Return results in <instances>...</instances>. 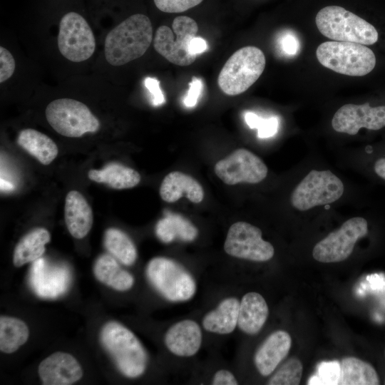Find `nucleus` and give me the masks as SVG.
Segmentation results:
<instances>
[{
	"label": "nucleus",
	"instance_id": "35",
	"mask_svg": "<svg viewBox=\"0 0 385 385\" xmlns=\"http://www.w3.org/2000/svg\"><path fill=\"white\" fill-rule=\"evenodd\" d=\"M15 61L12 54L4 47L0 46V83L8 80L15 70Z\"/></svg>",
	"mask_w": 385,
	"mask_h": 385
},
{
	"label": "nucleus",
	"instance_id": "37",
	"mask_svg": "<svg viewBox=\"0 0 385 385\" xmlns=\"http://www.w3.org/2000/svg\"><path fill=\"white\" fill-rule=\"evenodd\" d=\"M282 51L287 56H294L299 50V41L292 32L284 33L279 39Z\"/></svg>",
	"mask_w": 385,
	"mask_h": 385
},
{
	"label": "nucleus",
	"instance_id": "11",
	"mask_svg": "<svg viewBox=\"0 0 385 385\" xmlns=\"http://www.w3.org/2000/svg\"><path fill=\"white\" fill-rule=\"evenodd\" d=\"M368 232L366 219L355 217L345 221L337 230L316 244L312 250L314 260L320 262H339L348 258L356 242Z\"/></svg>",
	"mask_w": 385,
	"mask_h": 385
},
{
	"label": "nucleus",
	"instance_id": "40",
	"mask_svg": "<svg viewBox=\"0 0 385 385\" xmlns=\"http://www.w3.org/2000/svg\"><path fill=\"white\" fill-rule=\"evenodd\" d=\"M207 45L205 39L201 37H194L188 45V51L190 54L197 56L207 50Z\"/></svg>",
	"mask_w": 385,
	"mask_h": 385
},
{
	"label": "nucleus",
	"instance_id": "26",
	"mask_svg": "<svg viewBox=\"0 0 385 385\" xmlns=\"http://www.w3.org/2000/svg\"><path fill=\"white\" fill-rule=\"evenodd\" d=\"M17 143L43 165L50 164L58 153V147L51 138L32 128L21 130Z\"/></svg>",
	"mask_w": 385,
	"mask_h": 385
},
{
	"label": "nucleus",
	"instance_id": "13",
	"mask_svg": "<svg viewBox=\"0 0 385 385\" xmlns=\"http://www.w3.org/2000/svg\"><path fill=\"white\" fill-rule=\"evenodd\" d=\"M216 175L225 184H256L267 175V167L262 160L252 152L239 148L216 163Z\"/></svg>",
	"mask_w": 385,
	"mask_h": 385
},
{
	"label": "nucleus",
	"instance_id": "8",
	"mask_svg": "<svg viewBox=\"0 0 385 385\" xmlns=\"http://www.w3.org/2000/svg\"><path fill=\"white\" fill-rule=\"evenodd\" d=\"M342 181L330 170H311L295 187L290 196L292 205L300 211L325 205L344 193Z\"/></svg>",
	"mask_w": 385,
	"mask_h": 385
},
{
	"label": "nucleus",
	"instance_id": "18",
	"mask_svg": "<svg viewBox=\"0 0 385 385\" xmlns=\"http://www.w3.org/2000/svg\"><path fill=\"white\" fill-rule=\"evenodd\" d=\"M45 260L38 258L31 269V284L42 297H56L63 293L69 282V273L65 267L46 269Z\"/></svg>",
	"mask_w": 385,
	"mask_h": 385
},
{
	"label": "nucleus",
	"instance_id": "28",
	"mask_svg": "<svg viewBox=\"0 0 385 385\" xmlns=\"http://www.w3.org/2000/svg\"><path fill=\"white\" fill-rule=\"evenodd\" d=\"M340 385H377L379 379L374 368L369 363L356 357L342 359Z\"/></svg>",
	"mask_w": 385,
	"mask_h": 385
},
{
	"label": "nucleus",
	"instance_id": "10",
	"mask_svg": "<svg viewBox=\"0 0 385 385\" xmlns=\"http://www.w3.org/2000/svg\"><path fill=\"white\" fill-rule=\"evenodd\" d=\"M58 47L61 55L73 62L88 60L93 54L96 40L86 20L79 14H66L59 23Z\"/></svg>",
	"mask_w": 385,
	"mask_h": 385
},
{
	"label": "nucleus",
	"instance_id": "42",
	"mask_svg": "<svg viewBox=\"0 0 385 385\" xmlns=\"http://www.w3.org/2000/svg\"><path fill=\"white\" fill-rule=\"evenodd\" d=\"M14 189V185L9 183L1 178V190L4 191H10Z\"/></svg>",
	"mask_w": 385,
	"mask_h": 385
},
{
	"label": "nucleus",
	"instance_id": "25",
	"mask_svg": "<svg viewBox=\"0 0 385 385\" xmlns=\"http://www.w3.org/2000/svg\"><path fill=\"white\" fill-rule=\"evenodd\" d=\"M155 234L164 243H169L177 239L191 242L197 237L198 230L183 215L168 212L157 222Z\"/></svg>",
	"mask_w": 385,
	"mask_h": 385
},
{
	"label": "nucleus",
	"instance_id": "6",
	"mask_svg": "<svg viewBox=\"0 0 385 385\" xmlns=\"http://www.w3.org/2000/svg\"><path fill=\"white\" fill-rule=\"evenodd\" d=\"M153 287L170 302H184L196 292V284L190 274L177 262L163 257H154L145 269Z\"/></svg>",
	"mask_w": 385,
	"mask_h": 385
},
{
	"label": "nucleus",
	"instance_id": "38",
	"mask_svg": "<svg viewBox=\"0 0 385 385\" xmlns=\"http://www.w3.org/2000/svg\"><path fill=\"white\" fill-rule=\"evenodd\" d=\"M145 85L153 96V105L158 106L165 103L164 95L160 88V82L155 78L148 77L145 80Z\"/></svg>",
	"mask_w": 385,
	"mask_h": 385
},
{
	"label": "nucleus",
	"instance_id": "24",
	"mask_svg": "<svg viewBox=\"0 0 385 385\" xmlns=\"http://www.w3.org/2000/svg\"><path fill=\"white\" fill-rule=\"evenodd\" d=\"M88 176L94 182L118 190L132 188L140 181V175L136 170L116 163H108L101 170L92 169Z\"/></svg>",
	"mask_w": 385,
	"mask_h": 385
},
{
	"label": "nucleus",
	"instance_id": "7",
	"mask_svg": "<svg viewBox=\"0 0 385 385\" xmlns=\"http://www.w3.org/2000/svg\"><path fill=\"white\" fill-rule=\"evenodd\" d=\"M45 113L49 125L66 137H81L87 133L97 132L101 127L99 120L86 105L71 98L51 101Z\"/></svg>",
	"mask_w": 385,
	"mask_h": 385
},
{
	"label": "nucleus",
	"instance_id": "27",
	"mask_svg": "<svg viewBox=\"0 0 385 385\" xmlns=\"http://www.w3.org/2000/svg\"><path fill=\"white\" fill-rule=\"evenodd\" d=\"M49 232L38 227L24 235L16 245L13 254V263L16 267L32 262L40 258L45 252V245L50 242Z\"/></svg>",
	"mask_w": 385,
	"mask_h": 385
},
{
	"label": "nucleus",
	"instance_id": "22",
	"mask_svg": "<svg viewBox=\"0 0 385 385\" xmlns=\"http://www.w3.org/2000/svg\"><path fill=\"white\" fill-rule=\"evenodd\" d=\"M93 270L95 277L100 282L117 291H127L134 284L133 275L122 269L113 256L107 254L101 255L96 259Z\"/></svg>",
	"mask_w": 385,
	"mask_h": 385
},
{
	"label": "nucleus",
	"instance_id": "33",
	"mask_svg": "<svg viewBox=\"0 0 385 385\" xmlns=\"http://www.w3.org/2000/svg\"><path fill=\"white\" fill-rule=\"evenodd\" d=\"M244 118L250 128L257 130V136L260 138H270L277 133L279 127L277 117L264 118L255 113L247 111L245 112Z\"/></svg>",
	"mask_w": 385,
	"mask_h": 385
},
{
	"label": "nucleus",
	"instance_id": "34",
	"mask_svg": "<svg viewBox=\"0 0 385 385\" xmlns=\"http://www.w3.org/2000/svg\"><path fill=\"white\" fill-rule=\"evenodd\" d=\"M156 7L165 13H180L200 4L203 0H153Z\"/></svg>",
	"mask_w": 385,
	"mask_h": 385
},
{
	"label": "nucleus",
	"instance_id": "9",
	"mask_svg": "<svg viewBox=\"0 0 385 385\" xmlns=\"http://www.w3.org/2000/svg\"><path fill=\"white\" fill-rule=\"evenodd\" d=\"M172 28L165 25L158 28L153 39L154 48L172 63L189 66L197 56L189 53L188 45L195 37L198 26L192 18L179 16L174 19Z\"/></svg>",
	"mask_w": 385,
	"mask_h": 385
},
{
	"label": "nucleus",
	"instance_id": "20",
	"mask_svg": "<svg viewBox=\"0 0 385 385\" xmlns=\"http://www.w3.org/2000/svg\"><path fill=\"white\" fill-rule=\"evenodd\" d=\"M160 195L167 202H174L185 196L194 203H200L204 197L201 185L192 176L180 171L168 173L160 187Z\"/></svg>",
	"mask_w": 385,
	"mask_h": 385
},
{
	"label": "nucleus",
	"instance_id": "4",
	"mask_svg": "<svg viewBox=\"0 0 385 385\" xmlns=\"http://www.w3.org/2000/svg\"><path fill=\"white\" fill-rule=\"evenodd\" d=\"M265 65V56L260 48L252 46L242 47L224 64L218 76V86L227 96L241 94L260 77Z\"/></svg>",
	"mask_w": 385,
	"mask_h": 385
},
{
	"label": "nucleus",
	"instance_id": "23",
	"mask_svg": "<svg viewBox=\"0 0 385 385\" xmlns=\"http://www.w3.org/2000/svg\"><path fill=\"white\" fill-rule=\"evenodd\" d=\"M240 301L235 297L223 299L216 309L207 313L202 319L203 328L210 332L227 334L237 325Z\"/></svg>",
	"mask_w": 385,
	"mask_h": 385
},
{
	"label": "nucleus",
	"instance_id": "21",
	"mask_svg": "<svg viewBox=\"0 0 385 385\" xmlns=\"http://www.w3.org/2000/svg\"><path fill=\"white\" fill-rule=\"evenodd\" d=\"M269 314L267 304L257 292L245 294L240 302L237 325L247 334L258 333L264 326Z\"/></svg>",
	"mask_w": 385,
	"mask_h": 385
},
{
	"label": "nucleus",
	"instance_id": "5",
	"mask_svg": "<svg viewBox=\"0 0 385 385\" xmlns=\"http://www.w3.org/2000/svg\"><path fill=\"white\" fill-rule=\"evenodd\" d=\"M316 56L324 67L350 76H365L376 66L372 50L357 43L326 41L317 47Z\"/></svg>",
	"mask_w": 385,
	"mask_h": 385
},
{
	"label": "nucleus",
	"instance_id": "2",
	"mask_svg": "<svg viewBox=\"0 0 385 385\" xmlns=\"http://www.w3.org/2000/svg\"><path fill=\"white\" fill-rule=\"evenodd\" d=\"M100 339L125 376L136 378L145 372L148 362L146 351L130 329L117 322L110 321L101 328Z\"/></svg>",
	"mask_w": 385,
	"mask_h": 385
},
{
	"label": "nucleus",
	"instance_id": "29",
	"mask_svg": "<svg viewBox=\"0 0 385 385\" xmlns=\"http://www.w3.org/2000/svg\"><path fill=\"white\" fill-rule=\"evenodd\" d=\"M29 337L26 324L20 319L1 315L0 317V350L11 354L24 345Z\"/></svg>",
	"mask_w": 385,
	"mask_h": 385
},
{
	"label": "nucleus",
	"instance_id": "19",
	"mask_svg": "<svg viewBox=\"0 0 385 385\" xmlns=\"http://www.w3.org/2000/svg\"><path fill=\"white\" fill-rule=\"evenodd\" d=\"M64 217L67 229L76 239L86 237L93 222V211L85 199L78 191H70L65 200Z\"/></svg>",
	"mask_w": 385,
	"mask_h": 385
},
{
	"label": "nucleus",
	"instance_id": "12",
	"mask_svg": "<svg viewBox=\"0 0 385 385\" xmlns=\"http://www.w3.org/2000/svg\"><path fill=\"white\" fill-rule=\"evenodd\" d=\"M224 250L230 256L255 262L268 261L274 254L272 245L262 239L260 229L243 221L230 226Z\"/></svg>",
	"mask_w": 385,
	"mask_h": 385
},
{
	"label": "nucleus",
	"instance_id": "1",
	"mask_svg": "<svg viewBox=\"0 0 385 385\" xmlns=\"http://www.w3.org/2000/svg\"><path fill=\"white\" fill-rule=\"evenodd\" d=\"M153 28L150 19L142 14H133L106 35V60L114 66H123L141 57L152 43Z\"/></svg>",
	"mask_w": 385,
	"mask_h": 385
},
{
	"label": "nucleus",
	"instance_id": "16",
	"mask_svg": "<svg viewBox=\"0 0 385 385\" xmlns=\"http://www.w3.org/2000/svg\"><path fill=\"white\" fill-rule=\"evenodd\" d=\"M165 346L178 356H191L200 349L202 331L195 321L184 319L171 326L165 334Z\"/></svg>",
	"mask_w": 385,
	"mask_h": 385
},
{
	"label": "nucleus",
	"instance_id": "39",
	"mask_svg": "<svg viewBox=\"0 0 385 385\" xmlns=\"http://www.w3.org/2000/svg\"><path fill=\"white\" fill-rule=\"evenodd\" d=\"M237 384L235 376L230 371L225 369L217 371L212 381L213 385H237Z\"/></svg>",
	"mask_w": 385,
	"mask_h": 385
},
{
	"label": "nucleus",
	"instance_id": "17",
	"mask_svg": "<svg viewBox=\"0 0 385 385\" xmlns=\"http://www.w3.org/2000/svg\"><path fill=\"white\" fill-rule=\"evenodd\" d=\"M292 345L290 335L285 331L272 333L257 350L254 362L259 373L267 376L286 357Z\"/></svg>",
	"mask_w": 385,
	"mask_h": 385
},
{
	"label": "nucleus",
	"instance_id": "30",
	"mask_svg": "<svg viewBox=\"0 0 385 385\" xmlns=\"http://www.w3.org/2000/svg\"><path fill=\"white\" fill-rule=\"evenodd\" d=\"M106 250L122 264L130 266L135 263L137 250L131 239L123 231L108 228L104 235Z\"/></svg>",
	"mask_w": 385,
	"mask_h": 385
},
{
	"label": "nucleus",
	"instance_id": "15",
	"mask_svg": "<svg viewBox=\"0 0 385 385\" xmlns=\"http://www.w3.org/2000/svg\"><path fill=\"white\" fill-rule=\"evenodd\" d=\"M38 374L44 385H70L83 376V369L71 354L57 351L44 359L38 365Z\"/></svg>",
	"mask_w": 385,
	"mask_h": 385
},
{
	"label": "nucleus",
	"instance_id": "41",
	"mask_svg": "<svg viewBox=\"0 0 385 385\" xmlns=\"http://www.w3.org/2000/svg\"><path fill=\"white\" fill-rule=\"evenodd\" d=\"M375 173L385 180V158H380L374 164Z\"/></svg>",
	"mask_w": 385,
	"mask_h": 385
},
{
	"label": "nucleus",
	"instance_id": "3",
	"mask_svg": "<svg viewBox=\"0 0 385 385\" xmlns=\"http://www.w3.org/2000/svg\"><path fill=\"white\" fill-rule=\"evenodd\" d=\"M315 22L319 31L333 41L364 45H372L378 41V32L373 25L342 6L322 8Z\"/></svg>",
	"mask_w": 385,
	"mask_h": 385
},
{
	"label": "nucleus",
	"instance_id": "32",
	"mask_svg": "<svg viewBox=\"0 0 385 385\" xmlns=\"http://www.w3.org/2000/svg\"><path fill=\"white\" fill-rule=\"evenodd\" d=\"M341 376V366L338 361H322L317 365V371L308 380L307 384L336 385Z\"/></svg>",
	"mask_w": 385,
	"mask_h": 385
},
{
	"label": "nucleus",
	"instance_id": "31",
	"mask_svg": "<svg viewBox=\"0 0 385 385\" xmlns=\"http://www.w3.org/2000/svg\"><path fill=\"white\" fill-rule=\"evenodd\" d=\"M302 374V364L297 358L286 361L269 379L270 385H297Z\"/></svg>",
	"mask_w": 385,
	"mask_h": 385
},
{
	"label": "nucleus",
	"instance_id": "14",
	"mask_svg": "<svg viewBox=\"0 0 385 385\" xmlns=\"http://www.w3.org/2000/svg\"><path fill=\"white\" fill-rule=\"evenodd\" d=\"M332 126L337 132L351 135L361 128L379 130L385 126V106L371 107L369 103L344 105L334 113Z\"/></svg>",
	"mask_w": 385,
	"mask_h": 385
},
{
	"label": "nucleus",
	"instance_id": "36",
	"mask_svg": "<svg viewBox=\"0 0 385 385\" xmlns=\"http://www.w3.org/2000/svg\"><path fill=\"white\" fill-rule=\"evenodd\" d=\"M203 83L201 78L193 77L189 83V89L184 98L183 102L187 107H194L201 95Z\"/></svg>",
	"mask_w": 385,
	"mask_h": 385
}]
</instances>
